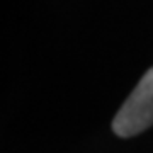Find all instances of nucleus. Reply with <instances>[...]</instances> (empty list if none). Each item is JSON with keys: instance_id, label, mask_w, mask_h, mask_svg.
I'll list each match as a JSON object with an SVG mask.
<instances>
[{"instance_id": "nucleus-1", "label": "nucleus", "mask_w": 153, "mask_h": 153, "mask_svg": "<svg viewBox=\"0 0 153 153\" xmlns=\"http://www.w3.org/2000/svg\"><path fill=\"white\" fill-rule=\"evenodd\" d=\"M153 124V68L143 75L136 88L126 99L114 121L112 131L121 138L134 136Z\"/></svg>"}]
</instances>
